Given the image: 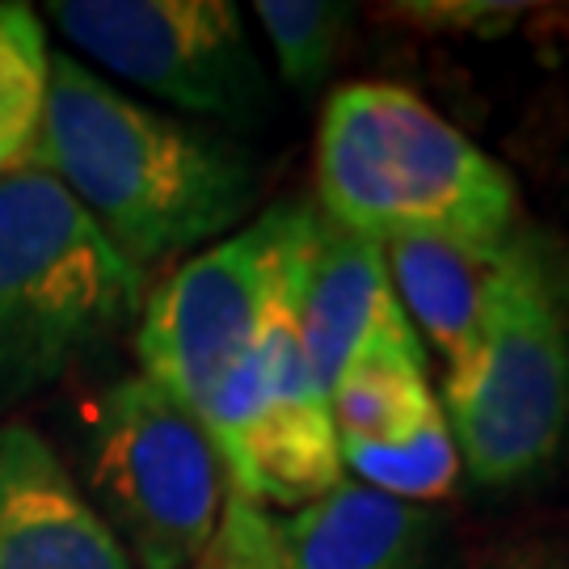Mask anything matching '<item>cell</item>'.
<instances>
[{"label": "cell", "instance_id": "obj_1", "mask_svg": "<svg viewBox=\"0 0 569 569\" xmlns=\"http://www.w3.org/2000/svg\"><path fill=\"white\" fill-rule=\"evenodd\" d=\"M26 164L51 173L140 270L216 241L253 203V169L237 143L122 98L72 56H51Z\"/></svg>", "mask_w": 569, "mask_h": 569}, {"label": "cell", "instance_id": "obj_2", "mask_svg": "<svg viewBox=\"0 0 569 569\" xmlns=\"http://www.w3.org/2000/svg\"><path fill=\"white\" fill-rule=\"evenodd\" d=\"M317 199L329 224L385 244L401 232L472 249L515 241L519 190L502 164L401 84H342L317 127Z\"/></svg>", "mask_w": 569, "mask_h": 569}, {"label": "cell", "instance_id": "obj_3", "mask_svg": "<svg viewBox=\"0 0 569 569\" xmlns=\"http://www.w3.org/2000/svg\"><path fill=\"white\" fill-rule=\"evenodd\" d=\"M140 312L143 270L51 173L0 178V409L102 359Z\"/></svg>", "mask_w": 569, "mask_h": 569}, {"label": "cell", "instance_id": "obj_4", "mask_svg": "<svg viewBox=\"0 0 569 569\" xmlns=\"http://www.w3.org/2000/svg\"><path fill=\"white\" fill-rule=\"evenodd\" d=\"M443 418L468 477L486 489L528 481L569 430V312L545 253L502 249L481 333L443 380Z\"/></svg>", "mask_w": 569, "mask_h": 569}, {"label": "cell", "instance_id": "obj_5", "mask_svg": "<svg viewBox=\"0 0 569 569\" xmlns=\"http://www.w3.org/2000/svg\"><path fill=\"white\" fill-rule=\"evenodd\" d=\"M312 241L317 207L287 244L253 350L228 371L199 413L224 465L228 493L266 510H300L342 486V448L329 392L308 367L296 321Z\"/></svg>", "mask_w": 569, "mask_h": 569}, {"label": "cell", "instance_id": "obj_6", "mask_svg": "<svg viewBox=\"0 0 569 569\" xmlns=\"http://www.w3.org/2000/svg\"><path fill=\"white\" fill-rule=\"evenodd\" d=\"M89 489L136 569L199 566L228 498L203 422L143 371L114 380L93 401Z\"/></svg>", "mask_w": 569, "mask_h": 569}, {"label": "cell", "instance_id": "obj_7", "mask_svg": "<svg viewBox=\"0 0 569 569\" xmlns=\"http://www.w3.org/2000/svg\"><path fill=\"white\" fill-rule=\"evenodd\" d=\"M308 203H279L249 228L194 253L164 279L140 312V371L194 418L253 350L274 279L308 220Z\"/></svg>", "mask_w": 569, "mask_h": 569}, {"label": "cell", "instance_id": "obj_8", "mask_svg": "<svg viewBox=\"0 0 569 569\" xmlns=\"http://www.w3.org/2000/svg\"><path fill=\"white\" fill-rule=\"evenodd\" d=\"M63 39L161 102L224 122H262V60L228 0H56Z\"/></svg>", "mask_w": 569, "mask_h": 569}, {"label": "cell", "instance_id": "obj_9", "mask_svg": "<svg viewBox=\"0 0 569 569\" xmlns=\"http://www.w3.org/2000/svg\"><path fill=\"white\" fill-rule=\"evenodd\" d=\"M435 519L413 502L342 481L300 510L224 498L207 569H427Z\"/></svg>", "mask_w": 569, "mask_h": 569}, {"label": "cell", "instance_id": "obj_10", "mask_svg": "<svg viewBox=\"0 0 569 569\" xmlns=\"http://www.w3.org/2000/svg\"><path fill=\"white\" fill-rule=\"evenodd\" d=\"M0 569H136L56 448L0 422Z\"/></svg>", "mask_w": 569, "mask_h": 569}, {"label": "cell", "instance_id": "obj_11", "mask_svg": "<svg viewBox=\"0 0 569 569\" xmlns=\"http://www.w3.org/2000/svg\"><path fill=\"white\" fill-rule=\"evenodd\" d=\"M406 308L392 291L385 244L350 228L329 224L317 211V241L300 287V346L317 385L333 392L342 371L355 363L380 329H388Z\"/></svg>", "mask_w": 569, "mask_h": 569}, {"label": "cell", "instance_id": "obj_12", "mask_svg": "<svg viewBox=\"0 0 569 569\" xmlns=\"http://www.w3.org/2000/svg\"><path fill=\"white\" fill-rule=\"evenodd\" d=\"M498 258L502 249H472L430 232H401L385 241L397 300L413 329H422L427 342L448 359V367L460 363L481 333Z\"/></svg>", "mask_w": 569, "mask_h": 569}, {"label": "cell", "instance_id": "obj_13", "mask_svg": "<svg viewBox=\"0 0 569 569\" xmlns=\"http://www.w3.org/2000/svg\"><path fill=\"white\" fill-rule=\"evenodd\" d=\"M51 81L42 18L26 4H0V178L30 161Z\"/></svg>", "mask_w": 569, "mask_h": 569}, {"label": "cell", "instance_id": "obj_14", "mask_svg": "<svg viewBox=\"0 0 569 569\" xmlns=\"http://www.w3.org/2000/svg\"><path fill=\"white\" fill-rule=\"evenodd\" d=\"M342 465H350L367 481V489L388 493L397 502H427V498H443L456 486L460 472V451L448 430L443 406H435L397 443H380V448H363V443H342Z\"/></svg>", "mask_w": 569, "mask_h": 569}, {"label": "cell", "instance_id": "obj_15", "mask_svg": "<svg viewBox=\"0 0 569 569\" xmlns=\"http://www.w3.org/2000/svg\"><path fill=\"white\" fill-rule=\"evenodd\" d=\"M253 13L262 21L283 81L296 93H312L317 84H326L355 26V9L333 0H258Z\"/></svg>", "mask_w": 569, "mask_h": 569}, {"label": "cell", "instance_id": "obj_16", "mask_svg": "<svg viewBox=\"0 0 569 569\" xmlns=\"http://www.w3.org/2000/svg\"><path fill=\"white\" fill-rule=\"evenodd\" d=\"M397 13L418 30H451V34H502L523 18V4H489V0H439V4H392Z\"/></svg>", "mask_w": 569, "mask_h": 569}, {"label": "cell", "instance_id": "obj_17", "mask_svg": "<svg viewBox=\"0 0 569 569\" xmlns=\"http://www.w3.org/2000/svg\"><path fill=\"white\" fill-rule=\"evenodd\" d=\"M472 569H569V552L552 545H515L477 561Z\"/></svg>", "mask_w": 569, "mask_h": 569}, {"label": "cell", "instance_id": "obj_18", "mask_svg": "<svg viewBox=\"0 0 569 569\" xmlns=\"http://www.w3.org/2000/svg\"><path fill=\"white\" fill-rule=\"evenodd\" d=\"M194 569H207V566H203V561H199V566H194Z\"/></svg>", "mask_w": 569, "mask_h": 569}]
</instances>
